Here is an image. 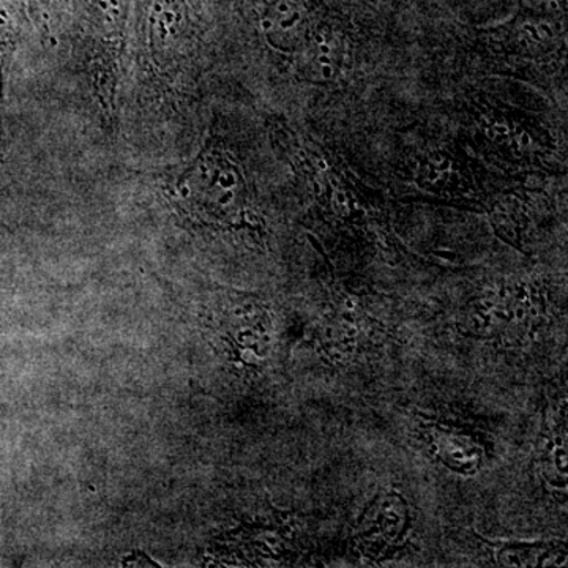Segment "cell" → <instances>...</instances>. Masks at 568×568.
I'll list each match as a JSON object with an SVG mask.
<instances>
[{
  "mask_svg": "<svg viewBox=\"0 0 568 568\" xmlns=\"http://www.w3.org/2000/svg\"><path fill=\"white\" fill-rule=\"evenodd\" d=\"M130 3L132 0H84L80 61L108 126L115 121V92L121 78Z\"/></svg>",
  "mask_w": 568,
  "mask_h": 568,
  "instance_id": "6da1fadb",
  "label": "cell"
},
{
  "mask_svg": "<svg viewBox=\"0 0 568 568\" xmlns=\"http://www.w3.org/2000/svg\"><path fill=\"white\" fill-rule=\"evenodd\" d=\"M245 192L244 178L226 153L205 149L168 185L179 213L196 222H219L233 212Z\"/></svg>",
  "mask_w": 568,
  "mask_h": 568,
  "instance_id": "7a4b0ae2",
  "label": "cell"
},
{
  "mask_svg": "<svg viewBox=\"0 0 568 568\" xmlns=\"http://www.w3.org/2000/svg\"><path fill=\"white\" fill-rule=\"evenodd\" d=\"M190 7L186 0H152L148 14L145 48L153 73L175 81L189 59Z\"/></svg>",
  "mask_w": 568,
  "mask_h": 568,
  "instance_id": "3957f363",
  "label": "cell"
},
{
  "mask_svg": "<svg viewBox=\"0 0 568 568\" xmlns=\"http://www.w3.org/2000/svg\"><path fill=\"white\" fill-rule=\"evenodd\" d=\"M24 26L26 13L21 0H0V156L6 148L7 82Z\"/></svg>",
  "mask_w": 568,
  "mask_h": 568,
  "instance_id": "277c9868",
  "label": "cell"
},
{
  "mask_svg": "<svg viewBox=\"0 0 568 568\" xmlns=\"http://www.w3.org/2000/svg\"><path fill=\"white\" fill-rule=\"evenodd\" d=\"M67 0H28L29 10L33 21L39 26L44 36H54L59 22H61L63 7Z\"/></svg>",
  "mask_w": 568,
  "mask_h": 568,
  "instance_id": "5b68a950",
  "label": "cell"
},
{
  "mask_svg": "<svg viewBox=\"0 0 568 568\" xmlns=\"http://www.w3.org/2000/svg\"><path fill=\"white\" fill-rule=\"evenodd\" d=\"M537 32L540 39H551L552 37L551 28H549L547 22H541L540 26H537Z\"/></svg>",
  "mask_w": 568,
  "mask_h": 568,
  "instance_id": "8992f818",
  "label": "cell"
},
{
  "mask_svg": "<svg viewBox=\"0 0 568 568\" xmlns=\"http://www.w3.org/2000/svg\"><path fill=\"white\" fill-rule=\"evenodd\" d=\"M321 74H323L324 80H332L335 74V70L334 67H332V63L321 67Z\"/></svg>",
  "mask_w": 568,
  "mask_h": 568,
  "instance_id": "52a82bcc",
  "label": "cell"
},
{
  "mask_svg": "<svg viewBox=\"0 0 568 568\" xmlns=\"http://www.w3.org/2000/svg\"><path fill=\"white\" fill-rule=\"evenodd\" d=\"M523 29H525V32L528 33L530 39H532L534 41L540 40V36H538L537 28H534L532 24H525V28Z\"/></svg>",
  "mask_w": 568,
  "mask_h": 568,
  "instance_id": "ba28073f",
  "label": "cell"
},
{
  "mask_svg": "<svg viewBox=\"0 0 568 568\" xmlns=\"http://www.w3.org/2000/svg\"><path fill=\"white\" fill-rule=\"evenodd\" d=\"M428 179L429 182H437V181H440V179H443V173H439V171L435 170V168L432 166V170H429V173H428Z\"/></svg>",
  "mask_w": 568,
  "mask_h": 568,
  "instance_id": "9c48e42d",
  "label": "cell"
},
{
  "mask_svg": "<svg viewBox=\"0 0 568 568\" xmlns=\"http://www.w3.org/2000/svg\"><path fill=\"white\" fill-rule=\"evenodd\" d=\"M452 162L450 160L444 159L443 162L437 164L435 170L439 171V173H446V171H450Z\"/></svg>",
  "mask_w": 568,
  "mask_h": 568,
  "instance_id": "30bf717a",
  "label": "cell"
},
{
  "mask_svg": "<svg viewBox=\"0 0 568 568\" xmlns=\"http://www.w3.org/2000/svg\"><path fill=\"white\" fill-rule=\"evenodd\" d=\"M518 142L521 148H529L530 142L532 141H530V134L525 132L519 134Z\"/></svg>",
  "mask_w": 568,
  "mask_h": 568,
  "instance_id": "8fae6325",
  "label": "cell"
},
{
  "mask_svg": "<svg viewBox=\"0 0 568 568\" xmlns=\"http://www.w3.org/2000/svg\"><path fill=\"white\" fill-rule=\"evenodd\" d=\"M497 136H507L508 133H510V129H508V125L506 123H500V125L495 126Z\"/></svg>",
  "mask_w": 568,
  "mask_h": 568,
  "instance_id": "7c38bea8",
  "label": "cell"
},
{
  "mask_svg": "<svg viewBox=\"0 0 568 568\" xmlns=\"http://www.w3.org/2000/svg\"><path fill=\"white\" fill-rule=\"evenodd\" d=\"M510 151L515 156H519L521 155L523 148L519 145L518 141H511Z\"/></svg>",
  "mask_w": 568,
  "mask_h": 568,
  "instance_id": "4fadbf2b",
  "label": "cell"
},
{
  "mask_svg": "<svg viewBox=\"0 0 568 568\" xmlns=\"http://www.w3.org/2000/svg\"><path fill=\"white\" fill-rule=\"evenodd\" d=\"M317 62H320L321 65H328V63H332L331 55L320 54V58H317Z\"/></svg>",
  "mask_w": 568,
  "mask_h": 568,
  "instance_id": "5bb4252c",
  "label": "cell"
},
{
  "mask_svg": "<svg viewBox=\"0 0 568 568\" xmlns=\"http://www.w3.org/2000/svg\"><path fill=\"white\" fill-rule=\"evenodd\" d=\"M317 47H320L321 54H327L328 55L332 52L331 44L323 43V44H317Z\"/></svg>",
  "mask_w": 568,
  "mask_h": 568,
  "instance_id": "9a60e30c",
  "label": "cell"
},
{
  "mask_svg": "<svg viewBox=\"0 0 568 568\" xmlns=\"http://www.w3.org/2000/svg\"><path fill=\"white\" fill-rule=\"evenodd\" d=\"M485 134H487V138L489 141H496L497 138H499V136H497L495 129H487V132H485Z\"/></svg>",
  "mask_w": 568,
  "mask_h": 568,
  "instance_id": "2e32d148",
  "label": "cell"
},
{
  "mask_svg": "<svg viewBox=\"0 0 568 568\" xmlns=\"http://www.w3.org/2000/svg\"><path fill=\"white\" fill-rule=\"evenodd\" d=\"M443 160H444V156H443V155H439V153H436V155H433V156H432V162H433V163H435V164H436V166H437V164H439L440 162H443ZM436 166H435V168H436Z\"/></svg>",
  "mask_w": 568,
  "mask_h": 568,
  "instance_id": "e0dca14e",
  "label": "cell"
},
{
  "mask_svg": "<svg viewBox=\"0 0 568 568\" xmlns=\"http://www.w3.org/2000/svg\"><path fill=\"white\" fill-rule=\"evenodd\" d=\"M336 197H338L339 203H342L343 205H345L347 203L345 193L338 192V193H336Z\"/></svg>",
  "mask_w": 568,
  "mask_h": 568,
  "instance_id": "ac0fdd59",
  "label": "cell"
},
{
  "mask_svg": "<svg viewBox=\"0 0 568 568\" xmlns=\"http://www.w3.org/2000/svg\"><path fill=\"white\" fill-rule=\"evenodd\" d=\"M548 7L551 10H558L559 9L558 2H556V0H549Z\"/></svg>",
  "mask_w": 568,
  "mask_h": 568,
  "instance_id": "d6986e66",
  "label": "cell"
},
{
  "mask_svg": "<svg viewBox=\"0 0 568 568\" xmlns=\"http://www.w3.org/2000/svg\"><path fill=\"white\" fill-rule=\"evenodd\" d=\"M317 168H320L321 171L327 170V163L324 162V160H317Z\"/></svg>",
  "mask_w": 568,
  "mask_h": 568,
  "instance_id": "ffe728a7",
  "label": "cell"
},
{
  "mask_svg": "<svg viewBox=\"0 0 568 568\" xmlns=\"http://www.w3.org/2000/svg\"><path fill=\"white\" fill-rule=\"evenodd\" d=\"M313 39H315L317 44H323L324 43V37L320 36V33H315V36H313Z\"/></svg>",
  "mask_w": 568,
  "mask_h": 568,
  "instance_id": "44dd1931",
  "label": "cell"
},
{
  "mask_svg": "<svg viewBox=\"0 0 568 568\" xmlns=\"http://www.w3.org/2000/svg\"><path fill=\"white\" fill-rule=\"evenodd\" d=\"M313 186H315V193L316 194H321V185H320V183L315 182V185H313Z\"/></svg>",
  "mask_w": 568,
  "mask_h": 568,
  "instance_id": "7402d4cb",
  "label": "cell"
}]
</instances>
